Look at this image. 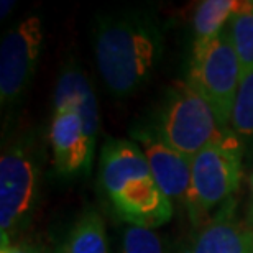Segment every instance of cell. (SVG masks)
<instances>
[{
	"label": "cell",
	"instance_id": "10",
	"mask_svg": "<svg viewBox=\"0 0 253 253\" xmlns=\"http://www.w3.org/2000/svg\"><path fill=\"white\" fill-rule=\"evenodd\" d=\"M178 253H253V239L235 214V199L212 215L181 245Z\"/></svg>",
	"mask_w": 253,
	"mask_h": 253
},
{
	"label": "cell",
	"instance_id": "11",
	"mask_svg": "<svg viewBox=\"0 0 253 253\" xmlns=\"http://www.w3.org/2000/svg\"><path fill=\"white\" fill-rule=\"evenodd\" d=\"M151 171L143 150L128 138H109L102 145L99 160V181L109 199L126 184L150 178Z\"/></svg>",
	"mask_w": 253,
	"mask_h": 253
},
{
	"label": "cell",
	"instance_id": "6",
	"mask_svg": "<svg viewBox=\"0 0 253 253\" xmlns=\"http://www.w3.org/2000/svg\"><path fill=\"white\" fill-rule=\"evenodd\" d=\"M42 44L43 23L37 15L23 18L3 33L0 43V107L7 120L22 104L32 84Z\"/></svg>",
	"mask_w": 253,
	"mask_h": 253
},
{
	"label": "cell",
	"instance_id": "15",
	"mask_svg": "<svg viewBox=\"0 0 253 253\" xmlns=\"http://www.w3.org/2000/svg\"><path fill=\"white\" fill-rule=\"evenodd\" d=\"M227 30L234 43L244 79L253 71V2H240Z\"/></svg>",
	"mask_w": 253,
	"mask_h": 253
},
{
	"label": "cell",
	"instance_id": "16",
	"mask_svg": "<svg viewBox=\"0 0 253 253\" xmlns=\"http://www.w3.org/2000/svg\"><path fill=\"white\" fill-rule=\"evenodd\" d=\"M229 128L244 146L245 155L253 158V71L240 83Z\"/></svg>",
	"mask_w": 253,
	"mask_h": 253
},
{
	"label": "cell",
	"instance_id": "5",
	"mask_svg": "<svg viewBox=\"0 0 253 253\" xmlns=\"http://www.w3.org/2000/svg\"><path fill=\"white\" fill-rule=\"evenodd\" d=\"M240 83V63L225 28L201 56L189 59L188 84L211 105L220 126L229 128Z\"/></svg>",
	"mask_w": 253,
	"mask_h": 253
},
{
	"label": "cell",
	"instance_id": "20",
	"mask_svg": "<svg viewBox=\"0 0 253 253\" xmlns=\"http://www.w3.org/2000/svg\"><path fill=\"white\" fill-rule=\"evenodd\" d=\"M15 5H17V2H13V0H7V2L3 0V2H2V8H0V10H2V20H5V18L8 17V13L15 8Z\"/></svg>",
	"mask_w": 253,
	"mask_h": 253
},
{
	"label": "cell",
	"instance_id": "1",
	"mask_svg": "<svg viewBox=\"0 0 253 253\" xmlns=\"http://www.w3.org/2000/svg\"><path fill=\"white\" fill-rule=\"evenodd\" d=\"M92 42L105 87L114 97L126 99L155 74L163 56L165 35L153 7L133 5L99 13Z\"/></svg>",
	"mask_w": 253,
	"mask_h": 253
},
{
	"label": "cell",
	"instance_id": "7",
	"mask_svg": "<svg viewBox=\"0 0 253 253\" xmlns=\"http://www.w3.org/2000/svg\"><path fill=\"white\" fill-rule=\"evenodd\" d=\"M49 143L53 151V165L58 174L74 176L78 173H90L94 150L87 143L83 120L74 105L54 104L49 125Z\"/></svg>",
	"mask_w": 253,
	"mask_h": 253
},
{
	"label": "cell",
	"instance_id": "4",
	"mask_svg": "<svg viewBox=\"0 0 253 253\" xmlns=\"http://www.w3.org/2000/svg\"><path fill=\"white\" fill-rule=\"evenodd\" d=\"M140 125L189 158L225 130L217 122L211 105L188 81L171 84L151 109L148 120Z\"/></svg>",
	"mask_w": 253,
	"mask_h": 253
},
{
	"label": "cell",
	"instance_id": "19",
	"mask_svg": "<svg viewBox=\"0 0 253 253\" xmlns=\"http://www.w3.org/2000/svg\"><path fill=\"white\" fill-rule=\"evenodd\" d=\"M245 225H247V229L253 232V174L250 178V199H249V207H247Z\"/></svg>",
	"mask_w": 253,
	"mask_h": 253
},
{
	"label": "cell",
	"instance_id": "12",
	"mask_svg": "<svg viewBox=\"0 0 253 253\" xmlns=\"http://www.w3.org/2000/svg\"><path fill=\"white\" fill-rule=\"evenodd\" d=\"M53 99V104L74 105L81 120H83V128L85 138H87V143L95 151L97 133L100 128L97 97H95V92L87 74L81 69V66L74 59L61 69Z\"/></svg>",
	"mask_w": 253,
	"mask_h": 253
},
{
	"label": "cell",
	"instance_id": "2",
	"mask_svg": "<svg viewBox=\"0 0 253 253\" xmlns=\"http://www.w3.org/2000/svg\"><path fill=\"white\" fill-rule=\"evenodd\" d=\"M43 146L35 131L8 140L0 156V237L12 242L32 222L42 181Z\"/></svg>",
	"mask_w": 253,
	"mask_h": 253
},
{
	"label": "cell",
	"instance_id": "18",
	"mask_svg": "<svg viewBox=\"0 0 253 253\" xmlns=\"http://www.w3.org/2000/svg\"><path fill=\"white\" fill-rule=\"evenodd\" d=\"M38 244H32V242H12L8 245H3L0 253H37Z\"/></svg>",
	"mask_w": 253,
	"mask_h": 253
},
{
	"label": "cell",
	"instance_id": "23",
	"mask_svg": "<svg viewBox=\"0 0 253 253\" xmlns=\"http://www.w3.org/2000/svg\"><path fill=\"white\" fill-rule=\"evenodd\" d=\"M250 234H252V239H253V232L252 230H250Z\"/></svg>",
	"mask_w": 253,
	"mask_h": 253
},
{
	"label": "cell",
	"instance_id": "8",
	"mask_svg": "<svg viewBox=\"0 0 253 253\" xmlns=\"http://www.w3.org/2000/svg\"><path fill=\"white\" fill-rule=\"evenodd\" d=\"M130 135L143 150L151 176L161 191L169 197L171 202L178 201L181 204H186L191 184L192 158L163 143L141 125H135Z\"/></svg>",
	"mask_w": 253,
	"mask_h": 253
},
{
	"label": "cell",
	"instance_id": "13",
	"mask_svg": "<svg viewBox=\"0 0 253 253\" xmlns=\"http://www.w3.org/2000/svg\"><path fill=\"white\" fill-rule=\"evenodd\" d=\"M240 2L235 0H204L196 8L192 20V49L191 58L201 56L227 25L239 8Z\"/></svg>",
	"mask_w": 253,
	"mask_h": 253
},
{
	"label": "cell",
	"instance_id": "14",
	"mask_svg": "<svg viewBox=\"0 0 253 253\" xmlns=\"http://www.w3.org/2000/svg\"><path fill=\"white\" fill-rule=\"evenodd\" d=\"M63 247L66 253H109L104 219L94 207L81 212Z\"/></svg>",
	"mask_w": 253,
	"mask_h": 253
},
{
	"label": "cell",
	"instance_id": "17",
	"mask_svg": "<svg viewBox=\"0 0 253 253\" xmlns=\"http://www.w3.org/2000/svg\"><path fill=\"white\" fill-rule=\"evenodd\" d=\"M122 253H165L163 244L155 230L126 227L122 237Z\"/></svg>",
	"mask_w": 253,
	"mask_h": 253
},
{
	"label": "cell",
	"instance_id": "3",
	"mask_svg": "<svg viewBox=\"0 0 253 253\" xmlns=\"http://www.w3.org/2000/svg\"><path fill=\"white\" fill-rule=\"evenodd\" d=\"M244 146L230 128L204 146L191 166L186 209L196 227L204 225L220 207L234 199L244 173Z\"/></svg>",
	"mask_w": 253,
	"mask_h": 253
},
{
	"label": "cell",
	"instance_id": "21",
	"mask_svg": "<svg viewBox=\"0 0 253 253\" xmlns=\"http://www.w3.org/2000/svg\"><path fill=\"white\" fill-rule=\"evenodd\" d=\"M37 253H54V250H49L48 247H44V245H38Z\"/></svg>",
	"mask_w": 253,
	"mask_h": 253
},
{
	"label": "cell",
	"instance_id": "9",
	"mask_svg": "<svg viewBox=\"0 0 253 253\" xmlns=\"http://www.w3.org/2000/svg\"><path fill=\"white\" fill-rule=\"evenodd\" d=\"M110 202L120 219L130 227L153 230L173 217V202L156 184L153 176L126 184Z\"/></svg>",
	"mask_w": 253,
	"mask_h": 253
},
{
	"label": "cell",
	"instance_id": "22",
	"mask_svg": "<svg viewBox=\"0 0 253 253\" xmlns=\"http://www.w3.org/2000/svg\"><path fill=\"white\" fill-rule=\"evenodd\" d=\"M54 253H66L64 252V247H63V244H59L56 249H54Z\"/></svg>",
	"mask_w": 253,
	"mask_h": 253
}]
</instances>
